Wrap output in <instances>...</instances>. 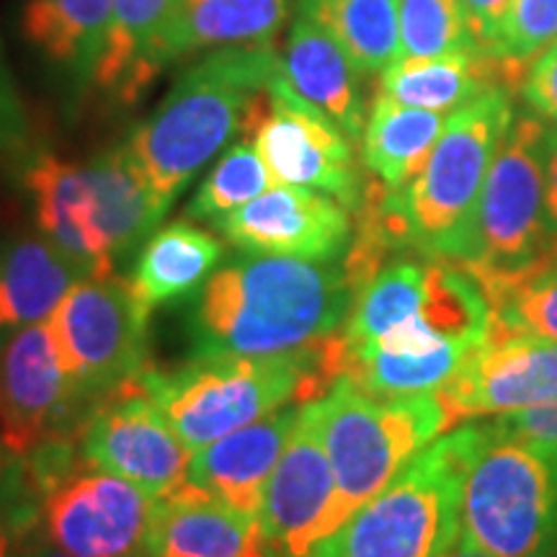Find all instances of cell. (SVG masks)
I'll list each match as a JSON object with an SVG mask.
<instances>
[{
    "label": "cell",
    "mask_w": 557,
    "mask_h": 557,
    "mask_svg": "<svg viewBox=\"0 0 557 557\" xmlns=\"http://www.w3.org/2000/svg\"><path fill=\"white\" fill-rule=\"evenodd\" d=\"M325 341L271 357L186 359L176 369L150 364L137 387L197 451L274 410L318 400L333 385Z\"/></svg>",
    "instance_id": "obj_3"
},
{
    "label": "cell",
    "mask_w": 557,
    "mask_h": 557,
    "mask_svg": "<svg viewBox=\"0 0 557 557\" xmlns=\"http://www.w3.org/2000/svg\"><path fill=\"white\" fill-rule=\"evenodd\" d=\"M308 408L336 480L329 534L377 496L431 438L449 431L447 410L436 393L377 398L346 377H338Z\"/></svg>",
    "instance_id": "obj_6"
},
{
    "label": "cell",
    "mask_w": 557,
    "mask_h": 557,
    "mask_svg": "<svg viewBox=\"0 0 557 557\" xmlns=\"http://www.w3.org/2000/svg\"><path fill=\"white\" fill-rule=\"evenodd\" d=\"M491 308L493 318L508 331L557 344V261L519 278Z\"/></svg>",
    "instance_id": "obj_32"
},
{
    "label": "cell",
    "mask_w": 557,
    "mask_h": 557,
    "mask_svg": "<svg viewBox=\"0 0 557 557\" xmlns=\"http://www.w3.org/2000/svg\"><path fill=\"white\" fill-rule=\"evenodd\" d=\"M513 114L511 90H487L449 116L429 163L408 189L385 191L408 248L451 261Z\"/></svg>",
    "instance_id": "obj_8"
},
{
    "label": "cell",
    "mask_w": 557,
    "mask_h": 557,
    "mask_svg": "<svg viewBox=\"0 0 557 557\" xmlns=\"http://www.w3.org/2000/svg\"><path fill=\"white\" fill-rule=\"evenodd\" d=\"M178 0H114L94 88L120 107H132L163 73V45Z\"/></svg>",
    "instance_id": "obj_25"
},
{
    "label": "cell",
    "mask_w": 557,
    "mask_h": 557,
    "mask_svg": "<svg viewBox=\"0 0 557 557\" xmlns=\"http://www.w3.org/2000/svg\"><path fill=\"white\" fill-rule=\"evenodd\" d=\"M302 406L274 410L191 455L189 480L250 517H259L263 493L295 434Z\"/></svg>",
    "instance_id": "obj_19"
},
{
    "label": "cell",
    "mask_w": 557,
    "mask_h": 557,
    "mask_svg": "<svg viewBox=\"0 0 557 557\" xmlns=\"http://www.w3.org/2000/svg\"><path fill=\"white\" fill-rule=\"evenodd\" d=\"M278 181L269 171L267 160L250 137L243 135L222 152L214 169L201 181L197 194L186 205V218L218 222L235 209L246 207L248 201L261 197Z\"/></svg>",
    "instance_id": "obj_30"
},
{
    "label": "cell",
    "mask_w": 557,
    "mask_h": 557,
    "mask_svg": "<svg viewBox=\"0 0 557 557\" xmlns=\"http://www.w3.org/2000/svg\"><path fill=\"white\" fill-rule=\"evenodd\" d=\"M39 529V498L21 496L0 504V557H13L21 542Z\"/></svg>",
    "instance_id": "obj_37"
},
{
    "label": "cell",
    "mask_w": 557,
    "mask_h": 557,
    "mask_svg": "<svg viewBox=\"0 0 557 557\" xmlns=\"http://www.w3.org/2000/svg\"><path fill=\"white\" fill-rule=\"evenodd\" d=\"M511 3L513 0H465L472 41H475L480 52L491 54L493 41L498 37L500 24H504Z\"/></svg>",
    "instance_id": "obj_38"
},
{
    "label": "cell",
    "mask_w": 557,
    "mask_h": 557,
    "mask_svg": "<svg viewBox=\"0 0 557 557\" xmlns=\"http://www.w3.org/2000/svg\"><path fill=\"white\" fill-rule=\"evenodd\" d=\"M214 227L246 253L305 261H338L354 240L351 212L341 201L289 184L271 186Z\"/></svg>",
    "instance_id": "obj_15"
},
{
    "label": "cell",
    "mask_w": 557,
    "mask_h": 557,
    "mask_svg": "<svg viewBox=\"0 0 557 557\" xmlns=\"http://www.w3.org/2000/svg\"><path fill=\"white\" fill-rule=\"evenodd\" d=\"M299 13L329 32L364 75L400 58V0H299Z\"/></svg>",
    "instance_id": "obj_29"
},
{
    "label": "cell",
    "mask_w": 557,
    "mask_h": 557,
    "mask_svg": "<svg viewBox=\"0 0 557 557\" xmlns=\"http://www.w3.org/2000/svg\"><path fill=\"white\" fill-rule=\"evenodd\" d=\"M444 127L447 116L438 111L406 107L377 90L361 137V160L385 189L403 191L429 163Z\"/></svg>",
    "instance_id": "obj_28"
},
{
    "label": "cell",
    "mask_w": 557,
    "mask_h": 557,
    "mask_svg": "<svg viewBox=\"0 0 557 557\" xmlns=\"http://www.w3.org/2000/svg\"><path fill=\"white\" fill-rule=\"evenodd\" d=\"M278 67L305 101L323 111L351 143H361L369 116L364 73L329 32L299 13L278 50Z\"/></svg>",
    "instance_id": "obj_20"
},
{
    "label": "cell",
    "mask_w": 557,
    "mask_h": 557,
    "mask_svg": "<svg viewBox=\"0 0 557 557\" xmlns=\"http://www.w3.org/2000/svg\"><path fill=\"white\" fill-rule=\"evenodd\" d=\"M156 500L81 462L41 491L39 532L70 557H148Z\"/></svg>",
    "instance_id": "obj_12"
},
{
    "label": "cell",
    "mask_w": 557,
    "mask_h": 557,
    "mask_svg": "<svg viewBox=\"0 0 557 557\" xmlns=\"http://www.w3.org/2000/svg\"><path fill=\"white\" fill-rule=\"evenodd\" d=\"M491 423L508 436L557 444V398L513 410V413L496 416V421Z\"/></svg>",
    "instance_id": "obj_36"
},
{
    "label": "cell",
    "mask_w": 557,
    "mask_h": 557,
    "mask_svg": "<svg viewBox=\"0 0 557 557\" xmlns=\"http://www.w3.org/2000/svg\"><path fill=\"white\" fill-rule=\"evenodd\" d=\"M547 129L549 124L534 111L513 114L451 256L491 305L519 278L557 261V238L545 218Z\"/></svg>",
    "instance_id": "obj_4"
},
{
    "label": "cell",
    "mask_w": 557,
    "mask_h": 557,
    "mask_svg": "<svg viewBox=\"0 0 557 557\" xmlns=\"http://www.w3.org/2000/svg\"><path fill=\"white\" fill-rule=\"evenodd\" d=\"M13 557H70V555L62 553L60 547H54L52 542L37 529V532L29 534V537L21 542Z\"/></svg>",
    "instance_id": "obj_41"
},
{
    "label": "cell",
    "mask_w": 557,
    "mask_h": 557,
    "mask_svg": "<svg viewBox=\"0 0 557 557\" xmlns=\"http://www.w3.org/2000/svg\"><path fill=\"white\" fill-rule=\"evenodd\" d=\"M96 406L62 359L50 320L0 344V442L26 457L60 438H78Z\"/></svg>",
    "instance_id": "obj_10"
},
{
    "label": "cell",
    "mask_w": 557,
    "mask_h": 557,
    "mask_svg": "<svg viewBox=\"0 0 557 557\" xmlns=\"http://www.w3.org/2000/svg\"><path fill=\"white\" fill-rule=\"evenodd\" d=\"M545 218L549 233L557 238V124L547 129L545 150Z\"/></svg>",
    "instance_id": "obj_40"
},
{
    "label": "cell",
    "mask_w": 557,
    "mask_h": 557,
    "mask_svg": "<svg viewBox=\"0 0 557 557\" xmlns=\"http://www.w3.org/2000/svg\"><path fill=\"white\" fill-rule=\"evenodd\" d=\"M444 557H491V555H485L483 549H478L470 540H465L462 534H459V540L451 545V549Z\"/></svg>",
    "instance_id": "obj_42"
},
{
    "label": "cell",
    "mask_w": 557,
    "mask_h": 557,
    "mask_svg": "<svg viewBox=\"0 0 557 557\" xmlns=\"http://www.w3.org/2000/svg\"><path fill=\"white\" fill-rule=\"evenodd\" d=\"M114 0H21L18 37L70 88L94 86Z\"/></svg>",
    "instance_id": "obj_22"
},
{
    "label": "cell",
    "mask_w": 557,
    "mask_h": 557,
    "mask_svg": "<svg viewBox=\"0 0 557 557\" xmlns=\"http://www.w3.org/2000/svg\"><path fill=\"white\" fill-rule=\"evenodd\" d=\"M478 423L462 485V537L491 557L557 553V444Z\"/></svg>",
    "instance_id": "obj_7"
},
{
    "label": "cell",
    "mask_w": 557,
    "mask_h": 557,
    "mask_svg": "<svg viewBox=\"0 0 557 557\" xmlns=\"http://www.w3.org/2000/svg\"><path fill=\"white\" fill-rule=\"evenodd\" d=\"M521 62L480 50L438 58H398L380 73V94L413 109L455 114L493 88L513 90L527 78Z\"/></svg>",
    "instance_id": "obj_21"
},
{
    "label": "cell",
    "mask_w": 557,
    "mask_h": 557,
    "mask_svg": "<svg viewBox=\"0 0 557 557\" xmlns=\"http://www.w3.org/2000/svg\"><path fill=\"white\" fill-rule=\"evenodd\" d=\"M344 261L243 256L209 276L189 315V359L271 357L336 336L354 305Z\"/></svg>",
    "instance_id": "obj_1"
},
{
    "label": "cell",
    "mask_w": 557,
    "mask_h": 557,
    "mask_svg": "<svg viewBox=\"0 0 557 557\" xmlns=\"http://www.w3.org/2000/svg\"><path fill=\"white\" fill-rule=\"evenodd\" d=\"M276 73V47H222L181 70L158 109L127 137L165 207L220 150L246 135Z\"/></svg>",
    "instance_id": "obj_2"
},
{
    "label": "cell",
    "mask_w": 557,
    "mask_h": 557,
    "mask_svg": "<svg viewBox=\"0 0 557 557\" xmlns=\"http://www.w3.org/2000/svg\"><path fill=\"white\" fill-rule=\"evenodd\" d=\"M78 451L88 468L129 480L152 498L189 480L194 455L137 382L96 408L81 431Z\"/></svg>",
    "instance_id": "obj_13"
},
{
    "label": "cell",
    "mask_w": 557,
    "mask_h": 557,
    "mask_svg": "<svg viewBox=\"0 0 557 557\" xmlns=\"http://www.w3.org/2000/svg\"><path fill=\"white\" fill-rule=\"evenodd\" d=\"M336 480L329 451L308 403L287 449L271 475L259 521L267 545L276 557H308L320 540L329 537V519Z\"/></svg>",
    "instance_id": "obj_16"
},
{
    "label": "cell",
    "mask_w": 557,
    "mask_h": 557,
    "mask_svg": "<svg viewBox=\"0 0 557 557\" xmlns=\"http://www.w3.org/2000/svg\"><path fill=\"white\" fill-rule=\"evenodd\" d=\"M21 496H37L26 472V459L0 442V504Z\"/></svg>",
    "instance_id": "obj_39"
},
{
    "label": "cell",
    "mask_w": 557,
    "mask_h": 557,
    "mask_svg": "<svg viewBox=\"0 0 557 557\" xmlns=\"http://www.w3.org/2000/svg\"><path fill=\"white\" fill-rule=\"evenodd\" d=\"M289 21V0H178L165 29L163 65L222 47H274Z\"/></svg>",
    "instance_id": "obj_24"
},
{
    "label": "cell",
    "mask_w": 557,
    "mask_h": 557,
    "mask_svg": "<svg viewBox=\"0 0 557 557\" xmlns=\"http://www.w3.org/2000/svg\"><path fill=\"white\" fill-rule=\"evenodd\" d=\"M557 41V0H513L491 54L532 67Z\"/></svg>",
    "instance_id": "obj_33"
},
{
    "label": "cell",
    "mask_w": 557,
    "mask_h": 557,
    "mask_svg": "<svg viewBox=\"0 0 557 557\" xmlns=\"http://www.w3.org/2000/svg\"><path fill=\"white\" fill-rule=\"evenodd\" d=\"M549 557H557V553H555V555H549Z\"/></svg>",
    "instance_id": "obj_43"
},
{
    "label": "cell",
    "mask_w": 557,
    "mask_h": 557,
    "mask_svg": "<svg viewBox=\"0 0 557 557\" xmlns=\"http://www.w3.org/2000/svg\"><path fill=\"white\" fill-rule=\"evenodd\" d=\"M29 143V116L0 45V156L18 152Z\"/></svg>",
    "instance_id": "obj_34"
},
{
    "label": "cell",
    "mask_w": 557,
    "mask_h": 557,
    "mask_svg": "<svg viewBox=\"0 0 557 557\" xmlns=\"http://www.w3.org/2000/svg\"><path fill=\"white\" fill-rule=\"evenodd\" d=\"M225 256L214 233L189 220H173L145 240L129 284L150 312L184 302L201 292Z\"/></svg>",
    "instance_id": "obj_26"
},
{
    "label": "cell",
    "mask_w": 557,
    "mask_h": 557,
    "mask_svg": "<svg viewBox=\"0 0 557 557\" xmlns=\"http://www.w3.org/2000/svg\"><path fill=\"white\" fill-rule=\"evenodd\" d=\"M478 50L465 0H400V58Z\"/></svg>",
    "instance_id": "obj_31"
},
{
    "label": "cell",
    "mask_w": 557,
    "mask_h": 557,
    "mask_svg": "<svg viewBox=\"0 0 557 557\" xmlns=\"http://www.w3.org/2000/svg\"><path fill=\"white\" fill-rule=\"evenodd\" d=\"M88 274L41 233L0 238V344L50 320L67 292Z\"/></svg>",
    "instance_id": "obj_23"
},
{
    "label": "cell",
    "mask_w": 557,
    "mask_h": 557,
    "mask_svg": "<svg viewBox=\"0 0 557 557\" xmlns=\"http://www.w3.org/2000/svg\"><path fill=\"white\" fill-rule=\"evenodd\" d=\"M246 137L253 139L278 184L329 194L348 212H359L367 186L351 139L289 86L282 67L250 116Z\"/></svg>",
    "instance_id": "obj_11"
},
{
    "label": "cell",
    "mask_w": 557,
    "mask_h": 557,
    "mask_svg": "<svg viewBox=\"0 0 557 557\" xmlns=\"http://www.w3.org/2000/svg\"><path fill=\"white\" fill-rule=\"evenodd\" d=\"M148 320L150 310L129 278L116 274L81 278L52 312L62 359L96 408L135 385L150 367Z\"/></svg>",
    "instance_id": "obj_9"
},
{
    "label": "cell",
    "mask_w": 557,
    "mask_h": 557,
    "mask_svg": "<svg viewBox=\"0 0 557 557\" xmlns=\"http://www.w3.org/2000/svg\"><path fill=\"white\" fill-rule=\"evenodd\" d=\"M521 96L534 114L557 122V41L529 67L521 83Z\"/></svg>",
    "instance_id": "obj_35"
},
{
    "label": "cell",
    "mask_w": 557,
    "mask_h": 557,
    "mask_svg": "<svg viewBox=\"0 0 557 557\" xmlns=\"http://www.w3.org/2000/svg\"><path fill=\"white\" fill-rule=\"evenodd\" d=\"M148 557H276L259 517L186 480L156 500Z\"/></svg>",
    "instance_id": "obj_18"
},
{
    "label": "cell",
    "mask_w": 557,
    "mask_h": 557,
    "mask_svg": "<svg viewBox=\"0 0 557 557\" xmlns=\"http://www.w3.org/2000/svg\"><path fill=\"white\" fill-rule=\"evenodd\" d=\"M21 191L29 199L34 227L75 261L88 276H111V259L101 233L96 191L86 163H73L54 152H29L18 169Z\"/></svg>",
    "instance_id": "obj_17"
},
{
    "label": "cell",
    "mask_w": 557,
    "mask_h": 557,
    "mask_svg": "<svg viewBox=\"0 0 557 557\" xmlns=\"http://www.w3.org/2000/svg\"><path fill=\"white\" fill-rule=\"evenodd\" d=\"M475 442V421L436 438L308 557L447 555L462 534V485Z\"/></svg>",
    "instance_id": "obj_5"
},
{
    "label": "cell",
    "mask_w": 557,
    "mask_h": 557,
    "mask_svg": "<svg viewBox=\"0 0 557 557\" xmlns=\"http://www.w3.org/2000/svg\"><path fill=\"white\" fill-rule=\"evenodd\" d=\"M86 171L96 191L101 233L116 263L156 233L169 207L156 197L127 143L101 150L88 160Z\"/></svg>",
    "instance_id": "obj_27"
},
{
    "label": "cell",
    "mask_w": 557,
    "mask_h": 557,
    "mask_svg": "<svg viewBox=\"0 0 557 557\" xmlns=\"http://www.w3.org/2000/svg\"><path fill=\"white\" fill-rule=\"evenodd\" d=\"M449 429L459 421L496 418L557 398V344L508 331L496 318L459 372L442 389Z\"/></svg>",
    "instance_id": "obj_14"
}]
</instances>
